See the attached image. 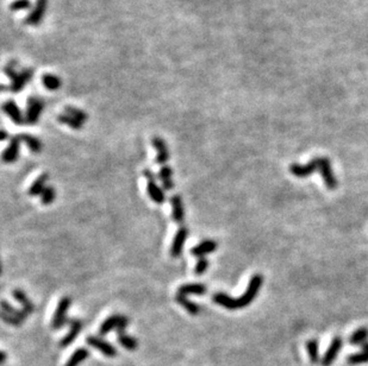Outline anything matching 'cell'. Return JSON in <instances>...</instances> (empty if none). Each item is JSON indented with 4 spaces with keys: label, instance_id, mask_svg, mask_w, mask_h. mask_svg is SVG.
Wrapping results in <instances>:
<instances>
[{
    "label": "cell",
    "instance_id": "obj_1",
    "mask_svg": "<svg viewBox=\"0 0 368 366\" xmlns=\"http://www.w3.org/2000/svg\"><path fill=\"white\" fill-rule=\"evenodd\" d=\"M263 277L261 275H254L250 279L248 286H247L246 291L240 297L235 298L231 296L224 294V292H217L214 295L215 303L222 305L225 309L235 310V309H242V308L249 305L254 301V298L258 296L260 292V289L262 286Z\"/></svg>",
    "mask_w": 368,
    "mask_h": 366
},
{
    "label": "cell",
    "instance_id": "obj_2",
    "mask_svg": "<svg viewBox=\"0 0 368 366\" xmlns=\"http://www.w3.org/2000/svg\"><path fill=\"white\" fill-rule=\"evenodd\" d=\"M5 73L6 75L11 79V85L9 86V88H10V91L14 92V93H18V92L23 91L25 85H27L28 82H30L34 75L33 69L27 68L23 69L22 72H17L16 71L14 63H11V65L6 67Z\"/></svg>",
    "mask_w": 368,
    "mask_h": 366
},
{
    "label": "cell",
    "instance_id": "obj_3",
    "mask_svg": "<svg viewBox=\"0 0 368 366\" xmlns=\"http://www.w3.org/2000/svg\"><path fill=\"white\" fill-rule=\"evenodd\" d=\"M143 175L147 180V192L148 195L150 197L151 200L157 205H162V203L166 201V194L162 190V188H160L157 186L156 183V179H155V175L151 170L145 169L143 171Z\"/></svg>",
    "mask_w": 368,
    "mask_h": 366
},
{
    "label": "cell",
    "instance_id": "obj_4",
    "mask_svg": "<svg viewBox=\"0 0 368 366\" xmlns=\"http://www.w3.org/2000/svg\"><path fill=\"white\" fill-rule=\"evenodd\" d=\"M71 304L72 300L71 297H68V296H65V297H62L61 300H60L52 321V327L54 329L62 328L66 323H68L69 320L67 319V311L69 309V307H71Z\"/></svg>",
    "mask_w": 368,
    "mask_h": 366
},
{
    "label": "cell",
    "instance_id": "obj_5",
    "mask_svg": "<svg viewBox=\"0 0 368 366\" xmlns=\"http://www.w3.org/2000/svg\"><path fill=\"white\" fill-rule=\"evenodd\" d=\"M44 108V101L42 99L37 97H30L28 99V108H27V117H25V122L30 125H34L39 122L41 114L43 112Z\"/></svg>",
    "mask_w": 368,
    "mask_h": 366
},
{
    "label": "cell",
    "instance_id": "obj_6",
    "mask_svg": "<svg viewBox=\"0 0 368 366\" xmlns=\"http://www.w3.org/2000/svg\"><path fill=\"white\" fill-rule=\"evenodd\" d=\"M320 169V157L318 158H313L312 161H310L309 163L303 165V164H291L290 165V171L292 173V175H294L296 177H307L310 176L311 174L315 173L316 170Z\"/></svg>",
    "mask_w": 368,
    "mask_h": 366
},
{
    "label": "cell",
    "instance_id": "obj_7",
    "mask_svg": "<svg viewBox=\"0 0 368 366\" xmlns=\"http://www.w3.org/2000/svg\"><path fill=\"white\" fill-rule=\"evenodd\" d=\"M129 323V319L124 315L115 314L111 315L107 319L101 323L99 328V334L100 335H106L107 333L111 332L112 329H118L120 327H126Z\"/></svg>",
    "mask_w": 368,
    "mask_h": 366
},
{
    "label": "cell",
    "instance_id": "obj_8",
    "mask_svg": "<svg viewBox=\"0 0 368 366\" xmlns=\"http://www.w3.org/2000/svg\"><path fill=\"white\" fill-rule=\"evenodd\" d=\"M86 342L88 346L100 351L105 357L113 358L117 355V349L115 348V346H112L110 342L105 341V340L99 338V336L88 335L86 338Z\"/></svg>",
    "mask_w": 368,
    "mask_h": 366
},
{
    "label": "cell",
    "instance_id": "obj_9",
    "mask_svg": "<svg viewBox=\"0 0 368 366\" xmlns=\"http://www.w3.org/2000/svg\"><path fill=\"white\" fill-rule=\"evenodd\" d=\"M320 175H322L323 180L328 189L334 190L337 187V180H336L334 173L331 169V163H330L329 158L320 157Z\"/></svg>",
    "mask_w": 368,
    "mask_h": 366
},
{
    "label": "cell",
    "instance_id": "obj_10",
    "mask_svg": "<svg viewBox=\"0 0 368 366\" xmlns=\"http://www.w3.org/2000/svg\"><path fill=\"white\" fill-rule=\"evenodd\" d=\"M187 235H189V230L185 226H181L176 232V234L174 235V239L170 246V256L173 258H177L182 254L183 246H185V241L187 239Z\"/></svg>",
    "mask_w": 368,
    "mask_h": 366
},
{
    "label": "cell",
    "instance_id": "obj_11",
    "mask_svg": "<svg viewBox=\"0 0 368 366\" xmlns=\"http://www.w3.org/2000/svg\"><path fill=\"white\" fill-rule=\"evenodd\" d=\"M21 142L22 139L20 136H15L10 139L8 148L3 152V161L5 163H14V162L17 161L18 155H20Z\"/></svg>",
    "mask_w": 368,
    "mask_h": 366
},
{
    "label": "cell",
    "instance_id": "obj_12",
    "mask_svg": "<svg viewBox=\"0 0 368 366\" xmlns=\"http://www.w3.org/2000/svg\"><path fill=\"white\" fill-rule=\"evenodd\" d=\"M341 347H342V339L339 338V336H336V338L331 340V343H330L329 348L326 349L324 355H323L322 361H320L322 366H331L332 362H334L336 360V358H337V354Z\"/></svg>",
    "mask_w": 368,
    "mask_h": 366
},
{
    "label": "cell",
    "instance_id": "obj_13",
    "mask_svg": "<svg viewBox=\"0 0 368 366\" xmlns=\"http://www.w3.org/2000/svg\"><path fill=\"white\" fill-rule=\"evenodd\" d=\"M47 10V0H36V5L31 14L25 18V23L29 25H39L44 17Z\"/></svg>",
    "mask_w": 368,
    "mask_h": 366
},
{
    "label": "cell",
    "instance_id": "obj_14",
    "mask_svg": "<svg viewBox=\"0 0 368 366\" xmlns=\"http://www.w3.org/2000/svg\"><path fill=\"white\" fill-rule=\"evenodd\" d=\"M68 323L71 324V330H69V332L66 334L65 338H63L61 341H60V346H61V347H67L68 345H71V343L74 341L75 339H77L79 333L81 332L82 322L80 320L72 319V320L68 321Z\"/></svg>",
    "mask_w": 368,
    "mask_h": 366
},
{
    "label": "cell",
    "instance_id": "obj_15",
    "mask_svg": "<svg viewBox=\"0 0 368 366\" xmlns=\"http://www.w3.org/2000/svg\"><path fill=\"white\" fill-rule=\"evenodd\" d=\"M3 110H4V112L8 114L9 117H10V119L15 124H17V125H22V124L24 123L25 119H24L23 114H22V111L20 110V107L17 106V104H16L15 101H12V100L6 101V103L3 105Z\"/></svg>",
    "mask_w": 368,
    "mask_h": 366
},
{
    "label": "cell",
    "instance_id": "obj_16",
    "mask_svg": "<svg viewBox=\"0 0 368 366\" xmlns=\"http://www.w3.org/2000/svg\"><path fill=\"white\" fill-rule=\"evenodd\" d=\"M170 205H172V218L176 224H182L185 220V209H183L182 199L180 195H173L170 199Z\"/></svg>",
    "mask_w": 368,
    "mask_h": 366
},
{
    "label": "cell",
    "instance_id": "obj_17",
    "mask_svg": "<svg viewBox=\"0 0 368 366\" xmlns=\"http://www.w3.org/2000/svg\"><path fill=\"white\" fill-rule=\"evenodd\" d=\"M151 144H153V146L157 151L156 163L158 164L166 163V162L169 160V152H168L166 142H164L162 138H160V137H154V138L151 139Z\"/></svg>",
    "mask_w": 368,
    "mask_h": 366
},
{
    "label": "cell",
    "instance_id": "obj_18",
    "mask_svg": "<svg viewBox=\"0 0 368 366\" xmlns=\"http://www.w3.org/2000/svg\"><path fill=\"white\" fill-rule=\"evenodd\" d=\"M216 249H217V243L215 240H204L203 243L193 247L191 250V253L193 256L201 258V257H205V254L215 252Z\"/></svg>",
    "mask_w": 368,
    "mask_h": 366
},
{
    "label": "cell",
    "instance_id": "obj_19",
    "mask_svg": "<svg viewBox=\"0 0 368 366\" xmlns=\"http://www.w3.org/2000/svg\"><path fill=\"white\" fill-rule=\"evenodd\" d=\"M125 328L126 327H120V328L116 330L117 335H118V342L125 349H128V351H135L138 346L137 340L132 338V336L128 335V334L125 333Z\"/></svg>",
    "mask_w": 368,
    "mask_h": 366
},
{
    "label": "cell",
    "instance_id": "obj_20",
    "mask_svg": "<svg viewBox=\"0 0 368 366\" xmlns=\"http://www.w3.org/2000/svg\"><path fill=\"white\" fill-rule=\"evenodd\" d=\"M158 179L162 182V187L164 190H172L174 188L173 170L168 165H162V168L158 171Z\"/></svg>",
    "mask_w": 368,
    "mask_h": 366
},
{
    "label": "cell",
    "instance_id": "obj_21",
    "mask_svg": "<svg viewBox=\"0 0 368 366\" xmlns=\"http://www.w3.org/2000/svg\"><path fill=\"white\" fill-rule=\"evenodd\" d=\"M49 180L48 174H42L35 180V182L31 184V187L28 189V194L30 196H39L43 193V190L46 189V183Z\"/></svg>",
    "mask_w": 368,
    "mask_h": 366
},
{
    "label": "cell",
    "instance_id": "obj_22",
    "mask_svg": "<svg viewBox=\"0 0 368 366\" xmlns=\"http://www.w3.org/2000/svg\"><path fill=\"white\" fill-rule=\"evenodd\" d=\"M206 292V286L201 283H190V284L181 285L177 289V294L181 295H204Z\"/></svg>",
    "mask_w": 368,
    "mask_h": 366
},
{
    "label": "cell",
    "instance_id": "obj_23",
    "mask_svg": "<svg viewBox=\"0 0 368 366\" xmlns=\"http://www.w3.org/2000/svg\"><path fill=\"white\" fill-rule=\"evenodd\" d=\"M12 295H14L16 301L20 302V303L22 304V307H23V310L27 311L28 314L33 313L34 309H35L34 303L29 300V297H28L27 294H25L23 290H21V289H15V290L12 291Z\"/></svg>",
    "mask_w": 368,
    "mask_h": 366
},
{
    "label": "cell",
    "instance_id": "obj_24",
    "mask_svg": "<svg viewBox=\"0 0 368 366\" xmlns=\"http://www.w3.org/2000/svg\"><path fill=\"white\" fill-rule=\"evenodd\" d=\"M175 301L179 303L180 305H182L183 308H185L187 313H190L191 315H197L199 313V305L195 303V302L190 301L189 298L186 297V295H181V294H177L176 292V296H175Z\"/></svg>",
    "mask_w": 368,
    "mask_h": 366
},
{
    "label": "cell",
    "instance_id": "obj_25",
    "mask_svg": "<svg viewBox=\"0 0 368 366\" xmlns=\"http://www.w3.org/2000/svg\"><path fill=\"white\" fill-rule=\"evenodd\" d=\"M22 142H24L25 144L28 145L29 150L34 154H39L42 150V142L40 141L39 138L36 137L31 136V135H27V133H23V135H20Z\"/></svg>",
    "mask_w": 368,
    "mask_h": 366
},
{
    "label": "cell",
    "instance_id": "obj_26",
    "mask_svg": "<svg viewBox=\"0 0 368 366\" xmlns=\"http://www.w3.org/2000/svg\"><path fill=\"white\" fill-rule=\"evenodd\" d=\"M2 309H3V311H4V313L11 315V316L17 317V319L23 320V321L25 320V317L29 315L27 313V311L23 310V309H17V308H15L14 305H11L8 301H5V300L2 301Z\"/></svg>",
    "mask_w": 368,
    "mask_h": 366
},
{
    "label": "cell",
    "instance_id": "obj_27",
    "mask_svg": "<svg viewBox=\"0 0 368 366\" xmlns=\"http://www.w3.org/2000/svg\"><path fill=\"white\" fill-rule=\"evenodd\" d=\"M42 82L48 91H58L62 85L61 79L54 74H44L42 76Z\"/></svg>",
    "mask_w": 368,
    "mask_h": 366
},
{
    "label": "cell",
    "instance_id": "obj_28",
    "mask_svg": "<svg viewBox=\"0 0 368 366\" xmlns=\"http://www.w3.org/2000/svg\"><path fill=\"white\" fill-rule=\"evenodd\" d=\"M90 355V351L86 348H79L75 351L69 358V360L66 362L65 366H78L81 361H84L85 359L88 358Z\"/></svg>",
    "mask_w": 368,
    "mask_h": 366
},
{
    "label": "cell",
    "instance_id": "obj_29",
    "mask_svg": "<svg viewBox=\"0 0 368 366\" xmlns=\"http://www.w3.org/2000/svg\"><path fill=\"white\" fill-rule=\"evenodd\" d=\"M58 120L61 124H63V125H67L73 130H81L82 124H84V123H81L80 120L75 119L74 117L69 116V114L67 113L60 114V116H58Z\"/></svg>",
    "mask_w": 368,
    "mask_h": 366
},
{
    "label": "cell",
    "instance_id": "obj_30",
    "mask_svg": "<svg viewBox=\"0 0 368 366\" xmlns=\"http://www.w3.org/2000/svg\"><path fill=\"white\" fill-rule=\"evenodd\" d=\"M368 339V329L367 328H358L357 330L351 334L350 338H349V342L351 345H362V343L367 342Z\"/></svg>",
    "mask_w": 368,
    "mask_h": 366
},
{
    "label": "cell",
    "instance_id": "obj_31",
    "mask_svg": "<svg viewBox=\"0 0 368 366\" xmlns=\"http://www.w3.org/2000/svg\"><path fill=\"white\" fill-rule=\"evenodd\" d=\"M307 352H309L310 360L312 364H316L319 360V347H318V341L317 340H310L306 343Z\"/></svg>",
    "mask_w": 368,
    "mask_h": 366
},
{
    "label": "cell",
    "instance_id": "obj_32",
    "mask_svg": "<svg viewBox=\"0 0 368 366\" xmlns=\"http://www.w3.org/2000/svg\"><path fill=\"white\" fill-rule=\"evenodd\" d=\"M65 113L69 114V116L74 117L75 119L80 120L81 123H85L87 120V113L84 112V111L80 110V108L77 107H73V106H67L65 108Z\"/></svg>",
    "mask_w": 368,
    "mask_h": 366
},
{
    "label": "cell",
    "instance_id": "obj_33",
    "mask_svg": "<svg viewBox=\"0 0 368 366\" xmlns=\"http://www.w3.org/2000/svg\"><path fill=\"white\" fill-rule=\"evenodd\" d=\"M348 364L350 365H358V364H364V362H368V352H360V353H355V354H350L347 359Z\"/></svg>",
    "mask_w": 368,
    "mask_h": 366
},
{
    "label": "cell",
    "instance_id": "obj_34",
    "mask_svg": "<svg viewBox=\"0 0 368 366\" xmlns=\"http://www.w3.org/2000/svg\"><path fill=\"white\" fill-rule=\"evenodd\" d=\"M55 195H56L55 189H54L53 187L50 186L46 187V189H44L43 193L41 194V201H42L43 205L48 206L55 200Z\"/></svg>",
    "mask_w": 368,
    "mask_h": 366
},
{
    "label": "cell",
    "instance_id": "obj_35",
    "mask_svg": "<svg viewBox=\"0 0 368 366\" xmlns=\"http://www.w3.org/2000/svg\"><path fill=\"white\" fill-rule=\"evenodd\" d=\"M31 2L30 0H15L10 5V10L12 12L22 11V10H29L31 9Z\"/></svg>",
    "mask_w": 368,
    "mask_h": 366
},
{
    "label": "cell",
    "instance_id": "obj_36",
    "mask_svg": "<svg viewBox=\"0 0 368 366\" xmlns=\"http://www.w3.org/2000/svg\"><path fill=\"white\" fill-rule=\"evenodd\" d=\"M208 268H209V260L206 259L205 257H201L196 264V269H195L196 275H203V273L208 270Z\"/></svg>",
    "mask_w": 368,
    "mask_h": 366
},
{
    "label": "cell",
    "instance_id": "obj_37",
    "mask_svg": "<svg viewBox=\"0 0 368 366\" xmlns=\"http://www.w3.org/2000/svg\"><path fill=\"white\" fill-rule=\"evenodd\" d=\"M2 319L4 322L12 324V326H21V324L23 323V320L17 319V317H15V316H11V315L4 313V311L2 313Z\"/></svg>",
    "mask_w": 368,
    "mask_h": 366
},
{
    "label": "cell",
    "instance_id": "obj_38",
    "mask_svg": "<svg viewBox=\"0 0 368 366\" xmlns=\"http://www.w3.org/2000/svg\"><path fill=\"white\" fill-rule=\"evenodd\" d=\"M0 137H2V138H0V139H2V141H5V139H8V132H6L5 130H3V131H2V136H0Z\"/></svg>",
    "mask_w": 368,
    "mask_h": 366
},
{
    "label": "cell",
    "instance_id": "obj_39",
    "mask_svg": "<svg viewBox=\"0 0 368 366\" xmlns=\"http://www.w3.org/2000/svg\"><path fill=\"white\" fill-rule=\"evenodd\" d=\"M361 348H362V351L368 352V342L362 343V345H361Z\"/></svg>",
    "mask_w": 368,
    "mask_h": 366
},
{
    "label": "cell",
    "instance_id": "obj_40",
    "mask_svg": "<svg viewBox=\"0 0 368 366\" xmlns=\"http://www.w3.org/2000/svg\"><path fill=\"white\" fill-rule=\"evenodd\" d=\"M5 360H6V353L2 352V364H4Z\"/></svg>",
    "mask_w": 368,
    "mask_h": 366
}]
</instances>
